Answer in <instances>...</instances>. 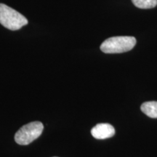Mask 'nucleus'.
I'll return each instance as SVG.
<instances>
[{
	"instance_id": "1",
	"label": "nucleus",
	"mask_w": 157,
	"mask_h": 157,
	"mask_svg": "<svg viewBox=\"0 0 157 157\" xmlns=\"http://www.w3.org/2000/svg\"><path fill=\"white\" fill-rule=\"evenodd\" d=\"M136 44V39L133 36H113L102 43L101 50L104 53H122L132 50Z\"/></svg>"
},
{
	"instance_id": "2",
	"label": "nucleus",
	"mask_w": 157,
	"mask_h": 157,
	"mask_svg": "<svg viewBox=\"0 0 157 157\" xmlns=\"http://www.w3.org/2000/svg\"><path fill=\"white\" fill-rule=\"evenodd\" d=\"M0 23L10 30L16 31L28 24V20L9 6L0 4Z\"/></svg>"
},
{
	"instance_id": "3",
	"label": "nucleus",
	"mask_w": 157,
	"mask_h": 157,
	"mask_svg": "<svg viewBox=\"0 0 157 157\" xmlns=\"http://www.w3.org/2000/svg\"><path fill=\"white\" fill-rule=\"evenodd\" d=\"M43 129L44 126L40 121H32L27 124L15 133V142L21 146L30 144L42 135Z\"/></svg>"
},
{
	"instance_id": "4",
	"label": "nucleus",
	"mask_w": 157,
	"mask_h": 157,
	"mask_svg": "<svg viewBox=\"0 0 157 157\" xmlns=\"http://www.w3.org/2000/svg\"><path fill=\"white\" fill-rule=\"evenodd\" d=\"M91 134L96 139L103 140L113 137L115 135V129L110 124L101 123L91 129Z\"/></svg>"
},
{
	"instance_id": "5",
	"label": "nucleus",
	"mask_w": 157,
	"mask_h": 157,
	"mask_svg": "<svg viewBox=\"0 0 157 157\" xmlns=\"http://www.w3.org/2000/svg\"><path fill=\"white\" fill-rule=\"evenodd\" d=\"M141 111L148 117L157 118V101H149L143 103L140 107Z\"/></svg>"
},
{
	"instance_id": "6",
	"label": "nucleus",
	"mask_w": 157,
	"mask_h": 157,
	"mask_svg": "<svg viewBox=\"0 0 157 157\" xmlns=\"http://www.w3.org/2000/svg\"><path fill=\"white\" fill-rule=\"evenodd\" d=\"M135 7L140 9H151L157 5V0H132Z\"/></svg>"
}]
</instances>
